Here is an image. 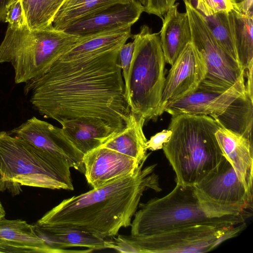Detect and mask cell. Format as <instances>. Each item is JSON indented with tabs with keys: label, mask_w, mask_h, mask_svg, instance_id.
<instances>
[{
	"label": "cell",
	"mask_w": 253,
	"mask_h": 253,
	"mask_svg": "<svg viewBox=\"0 0 253 253\" xmlns=\"http://www.w3.org/2000/svg\"><path fill=\"white\" fill-rule=\"evenodd\" d=\"M120 48L70 61L58 59L42 75L25 83L24 93L45 118L60 124L96 118L120 131L131 115Z\"/></svg>",
	"instance_id": "6da1fadb"
},
{
	"label": "cell",
	"mask_w": 253,
	"mask_h": 253,
	"mask_svg": "<svg viewBox=\"0 0 253 253\" xmlns=\"http://www.w3.org/2000/svg\"><path fill=\"white\" fill-rule=\"evenodd\" d=\"M146 160L131 174L64 199L35 224L73 228L104 239L116 236L130 226L145 191H162L154 173L157 164L143 169Z\"/></svg>",
	"instance_id": "7a4b0ae2"
},
{
	"label": "cell",
	"mask_w": 253,
	"mask_h": 253,
	"mask_svg": "<svg viewBox=\"0 0 253 253\" xmlns=\"http://www.w3.org/2000/svg\"><path fill=\"white\" fill-rule=\"evenodd\" d=\"M130 235L142 237L196 225H236L252 215L222 207L205 197L195 186L176 184L169 194L139 203Z\"/></svg>",
	"instance_id": "3957f363"
},
{
	"label": "cell",
	"mask_w": 253,
	"mask_h": 253,
	"mask_svg": "<svg viewBox=\"0 0 253 253\" xmlns=\"http://www.w3.org/2000/svg\"><path fill=\"white\" fill-rule=\"evenodd\" d=\"M220 127L208 115L172 116L168 127L171 135L162 149L175 172L176 184L197 185L224 158L215 136Z\"/></svg>",
	"instance_id": "277c9868"
},
{
	"label": "cell",
	"mask_w": 253,
	"mask_h": 253,
	"mask_svg": "<svg viewBox=\"0 0 253 253\" xmlns=\"http://www.w3.org/2000/svg\"><path fill=\"white\" fill-rule=\"evenodd\" d=\"M80 37L56 29L52 24L30 30L27 25H8L0 43V63H9L16 84L25 83L44 74L77 42Z\"/></svg>",
	"instance_id": "5b68a950"
},
{
	"label": "cell",
	"mask_w": 253,
	"mask_h": 253,
	"mask_svg": "<svg viewBox=\"0 0 253 253\" xmlns=\"http://www.w3.org/2000/svg\"><path fill=\"white\" fill-rule=\"evenodd\" d=\"M134 48L127 80L125 82L131 113L145 121L155 119L164 90L165 60L159 33L147 25L133 35Z\"/></svg>",
	"instance_id": "8992f818"
},
{
	"label": "cell",
	"mask_w": 253,
	"mask_h": 253,
	"mask_svg": "<svg viewBox=\"0 0 253 253\" xmlns=\"http://www.w3.org/2000/svg\"><path fill=\"white\" fill-rule=\"evenodd\" d=\"M73 190L53 166L20 138L0 131V191L15 196L22 186Z\"/></svg>",
	"instance_id": "52a82bcc"
},
{
	"label": "cell",
	"mask_w": 253,
	"mask_h": 253,
	"mask_svg": "<svg viewBox=\"0 0 253 253\" xmlns=\"http://www.w3.org/2000/svg\"><path fill=\"white\" fill-rule=\"evenodd\" d=\"M196 225L142 237L119 235L114 248L121 253H199L210 252L237 236L246 227Z\"/></svg>",
	"instance_id": "ba28073f"
},
{
	"label": "cell",
	"mask_w": 253,
	"mask_h": 253,
	"mask_svg": "<svg viewBox=\"0 0 253 253\" xmlns=\"http://www.w3.org/2000/svg\"><path fill=\"white\" fill-rule=\"evenodd\" d=\"M183 1L191 30V42L207 67L205 77L199 86L226 91L244 74V71L215 40L199 11L188 0Z\"/></svg>",
	"instance_id": "9c48e42d"
},
{
	"label": "cell",
	"mask_w": 253,
	"mask_h": 253,
	"mask_svg": "<svg viewBox=\"0 0 253 253\" xmlns=\"http://www.w3.org/2000/svg\"><path fill=\"white\" fill-rule=\"evenodd\" d=\"M8 132L41 154L69 183L73 184L70 168L84 173V155L65 136L61 128L33 117Z\"/></svg>",
	"instance_id": "30bf717a"
},
{
	"label": "cell",
	"mask_w": 253,
	"mask_h": 253,
	"mask_svg": "<svg viewBox=\"0 0 253 253\" xmlns=\"http://www.w3.org/2000/svg\"><path fill=\"white\" fill-rule=\"evenodd\" d=\"M195 186L208 200L222 207L241 212L252 210L253 195L248 191L225 157Z\"/></svg>",
	"instance_id": "8fae6325"
},
{
	"label": "cell",
	"mask_w": 253,
	"mask_h": 253,
	"mask_svg": "<svg viewBox=\"0 0 253 253\" xmlns=\"http://www.w3.org/2000/svg\"><path fill=\"white\" fill-rule=\"evenodd\" d=\"M207 73L205 61L190 42L179 55L166 78L158 116L164 112L169 102L182 98L194 91Z\"/></svg>",
	"instance_id": "7c38bea8"
},
{
	"label": "cell",
	"mask_w": 253,
	"mask_h": 253,
	"mask_svg": "<svg viewBox=\"0 0 253 253\" xmlns=\"http://www.w3.org/2000/svg\"><path fill=\"white\" fill-rule=\"evenodd\" d=\"M245 74L226 91H219L200 86L191 93L169 103L164 112L171 116L185 114L218 115L236 99L246 93Z\"/></svg>",
	"instance_id": "4fadbf2b"
},
{
	"label": "cell",
	"mask_w": 253,
	"mask_h": 253,
	"mask_svg": "<svg viewBox=\"0 0 253 253\" xmlns=\"http://www.w3.org/2000/svg\"><path fill=\"white\" fill-rule=\"evenodd\" d=\"M83 164L84 174L92 188L133 173L140 164L134 158L102 146L84 155Z\"/></svg>",
	"instance_id": "5bb4252c"
},
{
	"label": "cell",
	"mask_w": 253,
	"mask_h": 253,
	"mask_svg": "<svg viewBox=\"0 0 253 253\" xmlns=\"http://www.w3.org/2000/svg\"><path fill=\"white\" fill-rule=\"evenodd\" d=\"M144 12V6L137 0L113 5L80 19L66 27L65 32L84 37L107 30L131 27Z\"/></svg>",
	"instance_id": "9a60e30c"
},
{
	"label": "cell",
	"mask_w": 253,
	"mask_h": 253,
	"mask_svg": "<svg viewBox=\"0 0 253 253\" xmlns=\"http://www.w3.org/2000/svg\"><path fill=\"white\" fill-rule=\"evenodd\" d=\"M0 252L58 253L38 234L33 225L5 217L0 219Z\"/></svg>",
	"instance_id": "2e32d148"
},
{
	"label": "cell",
	"mask_w": 253,
	"mask_h": 253,
	"mask_svg": "<svg viewBox=\"0 0 253 253\" xmlns=\"http://www.w3.org/2000/svg\"><path fill=\"white\" fill-rule=\"evenodd\" d=\"M220 148L248 191L253 194V140L220 127L215 132Z\"/></svg>",
	"instance_id": "e0dca14e"
},
{
	"label": "cell",
	"mask_w": 253,
	"mask_h": 253,
	"mask_svg": "<svg viewBox=\"0 0 253 253\" xmlns=\"http://www.w3.org/2000/svg\"><path fill=\"white\" fill-rule=\"evenodd\" d=\"M36 232L58 253L91 252L108 249V239L79 229L34 224Z\"/></svg>",
	"instance_id": "ac0fdd59"
},
{
	"label": "cell",
	"mask_w": 253,
	"mask_h": 253,
	"mask_svg": "<svg viewBox=\"0 0 253 253\" xmlns=\"http://www.w3.org/2000/svg\"><path fill=\"white\" fill-rule=\"evenodd\" d=\"M65 136L83 155L101 146L120 132L105 121L96 118H82L60 124Z\"/></svg>",
	"instance_id": "d6986e66"
},
{
	"label": "cell",
	"mask_w": 253,
	"mask_h": 253,
	"mask_svg": "<svg viewBox=\"0 0 253 253\" xmlns=\"http://www.w3.org/2000/svg\"><path fill=\"white\" fill-rule=\"evenodd\" d=\"M178 5L174 3L164 15L160 32L165 60L171 66L192 40L188 14L179 12Z\"/></svg>",
	"instance_id": "ffe728a7"
},
{
	"label": "cell",
	"mask_w": 253,
	"mask_h": 253,
	"mask_svg": "<svg viewBox=\"0 0 253 253\" xmlns=\"http://www.w3.org/2000/svg\"><path fill=\"white\" fill-rule=\"evenodd\" d=\"M131 36V27H127L81 37L59 60L70 61L120 48Z\"/></svg>",
	"instance_id": "44dd1931"
},
{
	"label": "cell",
	"mask_w": 253,
	"mask_h": 253,
	"mask_svg": "<svg viewBox=\"0 0 253 253\" xmlns=\"http://www.w3.org/2000/svg\"><path fill=\"white\" fill-rule=\"evenodd\" d=\"M145 121L131 113L126 126L101 146L119 152L136 159L140 164L147 159V141L143 131Z\"/></svg>",
	"instance_id": "7402d4cb"
},
{
	"label": "cell",
	"mask_w": 253,
	"mask_h": 253,
	"mask_svg": "<svg viewBox=\"0 0 253 253\" xmlns=\"http://www.w3.org/2000/svg\"><path fill=\"white\" fill-rule=\"evenodd\" d=\"M253 99L246 93L236 99L222 113L211 116L221 127L253 140Z\"/></svg>",
	"instance_id": "603a6c76"
},
{
	"label": "cell",
	"mask_w": 253,
	"mask_h": 253,
	"mask_svg": "<svg viewBox=\"0 0 253 253\" xmlns=\"http://www.w3.org/2000/svg\"><path fill=\"white\" fill-rule=\"evenodd\" d=\"M228 19L237 59L245 72L253 65V17L233 9Z\"/></svg>",
	"instance_id": "cb8c5ba5"
},
{
	"label": "cell",
	"mask_w": 253,
	"mask_h": 253,
	"mask_svg": "<svg viewBox=\"0 0 253 253\" xmlns=\"http://www.w3.org/2000/svg\"><path fill=\"white\" fill-rule=\"evenodd\" d=\"M130 0H64L55 16L52 25L63 30L74 22L113 5Z\"/></svg>",
	"instance_id": "d4e9b609"
},
{
	"label": "cell",
	"mask_w": 253,
	"mask_h": 253,
	"mask_svg": "<svg viewBox=\"0 0 253 253\" xmlns=\"http://www.w3.org/2000/svg\"><path fill=\"white\" fill-rule=\"evenodd\" d=\"M187 0L201 14L208 28L220 45L238 61L229 24L228 13L215 12L199 0Z\"/></svg>",
	"instance_id": "484cf974"
},
{
	"label": "cell",
	"mask_w": 253,
	"mask_h": 253,
	"mask_svg": "<svg viewBox=\"0 0 253 253\" xmlns=\"http://www.w3.org/2000/svg\"><path fill=\"white\" fill-rule=\"evenodd\" d=\"M26 24L30 30L44 29L52 24L64 0H20Z\"/></svg>",
	"instance_id": "4316f807"
},
{
	"label": "cell",
	"mask_w": 253,
	"mask_h": 253,
	"mask_svg": "<svg viewBox=\"0 0 253 253\" xmlns=\"http://www.w3.org/2000/svg\"><path fill=\"white\" fill-rule=\"evenodd\" d=\"M5 22L13 29H21L26 25L24 10L20 0L11 4L7 10Z\"/></svg>",
	"instance_id": "83f0119b"
},
{
	"label": "cell",
	"mask_w": 253,
	"mask_h": 253,
	"mask_svg": "<svg viewBox=\"0 0 253 253\" xmlns=\"http://www.w3.org/2000/svg\"><path fill=\"white\" fill-rule=\"evenodd\" d=\"M134 42H130L123 45L119 50V61L124 82L127 80L132 62Z\"/></svg>",
	"instance_id": "f1b7e54d"
},
{
	"label": "cell",
	"mask_w": 253,
	"mask_h": 253,
	"mask_svg": "<svg viewBox=\"0 0 253 253\" xmlns=\"http://www.w3.org/2000/svg\"><path fill=\"white\" fill-rule=\"evenodd\" d=\"M176 0H148L144 8V12L154 14L162 19L169 9L174 4Z\"/></svg>",
	"instance_id": "f546056e"
},
{
	"label": "cell",
	"mask_w": 253,
	"mask_h": 253,
	"mask_svg": "<svg viewBox=\"0 0 253 253\" xmlns=\"http://www.w3.org/2000/svg\"><path fill=\"white\" fill-rule=\"evenodd\" d=\"M171 133V131L169 129H164L152 136L146 142L147 150L156 151L162 149L164 144L169 140Z\"/></svg>",
	"instance_id": "4dcf8cb0"
},
{
	"label": "cell",
	"mask_w": 253,
	"mask_h": 253,
	"mask_svg": "<svg viewBox=\"0 0 253 253\" xmlns=\"http://www.w3.org/2000/svg\"><path fill=\"white\" fill-rule=\"evenodd\" d=\"M215 12L229 13L234 9L231 0H199Z\"/></svg>",
	"instance_id": "1f68e13d"
},
{
	"label": "cell",
	"mask_w": 253,
	"mask_h": 253,
	"mask_svg": "<svg viewBox=\"0 0 253 253\" xmlns=\"http://www.w3.org/2000/svg\"><path fill=\"white\" fill-rule=\"evenodd\" d=\"M234 9L239 12L253 17V0H231Z\"/></svg>",
	"instance_id": "d6a6232c"
},
{
	"label": "cell",
	"mask_w": 253,
	"mask_h": 253,
	"mask_svg": "<svg viewBox=\"0 0 253 253\" xmlns=\"http://www.w3.org/2000/svg\"><path fill=\"white\" fill-rule=\"evenodd\" d=\"M253 65L251 66L248 69L244 72L246 73L247 78L246 83H245L246 92L249 96L253 99Z\"/></svg>",
	"instance_id": "836d02e7"
},
{
	"label": "cell",
	"mask_w": 253,
	"mask_h": 253,
	"mask_svg": "<svg viewBox=\"0 0 253 253\" xmlns=\"http://www.w3.org/2000/svg\"><path fill=\"white\" fill-rule=\"evenodd\" d=\"M17 0H0V21L5 22L7 10L9 6Z\"/></svg>",
	"instance_id": "e575fe53"
},
{
	"label": "cell",
	"mask_w": 253,
	"mask_h": 253,
	"mask_svg": "<svg viewBox=\"0 0 253 253\" xmlns=\"http://www.w3.org/2000/svg\"><path fill=\"white\" fill-rule=\"evenodd\" d=\"M5 211L0 200V219L5 217Z\"/></svg>",
	"instance_id": "d590c367"
},
{
	"label": "cell",
	"mask_w": 253,
	"mask_h": 253,
	"mask_svg": "<svg viewBox=\"0 0 253 253\" xmlns=\"http://www.w3.org/2000/svg\"><path fill=\"white\" fill-rule=\"evenodd\" d=\"M138 0L139 1H140L141 2V3L144 6V8L146 5V4L147 3V1H148V0Z\"/></svg>",
	"instance_id": "8d00e7d4"
}]
</instances>
